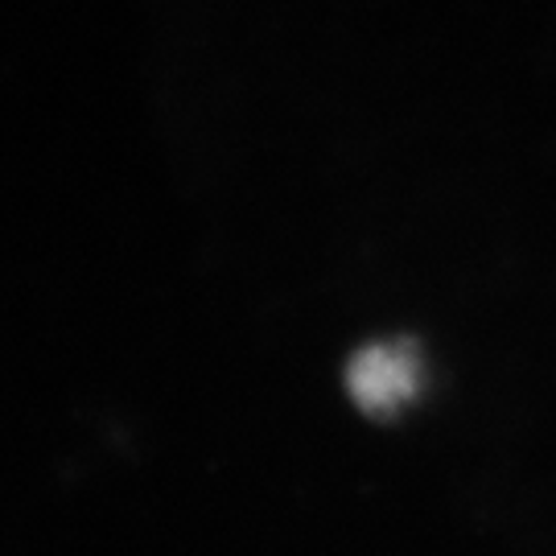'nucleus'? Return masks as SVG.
<instances>
[{"label": "nucleus", "instance_id": "1", "mask_svg": "<svg viewBox=\"0 0 556 556\" xmlns=\"http://www.w3.org/2000/svg\"><path fill=\"white\" fill-rule=\"evenodd\" d=\"M417 355L408 346L383 342V346H367L363 355H355L346 383H351V396L367 413H392L417 392Z\"/></svg>", "mask_w": 556, "mask_h": 556}]
</instances>
